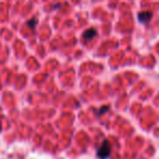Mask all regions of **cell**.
Listing matches in <instances>:
<instances>
[{
	"mask_svg": "<svg viewBox=\"0 0 159 159\" xmlns=\"http://www.w3.org/2000/svg\"><path fill=\"white\" fill-rule=\"evenodd\" d=\"M111 155V144L108 139H104L100 147L97 149V157L99 159H108Z\"/></svg>",
	"mask_w": 159,
	"mask_h": 159,
	"instance_id": "cell-1",
	"label": "cell"
},
{
	"mask_svg": "<svg viewBox=\"0 0 159 159\" xmlns=\"http://www.w3.org/2000/svg\"><path fill=\"white\" fill-rule=\"evenodd\" d=\"M152 18V13L150 11H141L137 14V20L141 24H147Z\"/></svg>",
	"mask_w": 159,
	"mask_h": 159,
	"instance_id": "cell-2",
	"label": "cell"
},
{
	"mask_svg": "<svg viewBox=\"0 0 159 159\" xmlns=\"http://www.w3.org/2000/svg\"><path fill=\"white\" fill-rule=\"evenodd\" d=\"M96 36H97V31L92 27V29L86 30V31L83 33V39H84L85 42H87V40H91V39H93V38H95Z\"/></svg>",
	"mask_w": 159,
	"mask_h": 159,
	"instance_id": "cell-3",
	"label": "cell"
},
{
	"mask_svg": "<svg viewBox=\"0 0 159 159\" xmlns=\"http://www.w3.org/2000/svg\"><path fill=\"white\" fill-rule=\"evenodd\" d=\"M26 25H27V26L31 27L32 30H34V29L36 27V25H37V19H35V18L31 19L30 21H27Z\"/></svg>",
	"mask_w": 159,
	"mask_h": 159,
	"instance_id": "cell-4",
	"label": "cell"
},
{
	"mask_svg": "<svg viewBox=\"0 0 159 159\" xmlns=\"http://www.w3.org/2000/svg\"><path fill=\"white\" fill-rule=\"evenodd\" d=\"M109 109H110V108H109V106H102V108L99 109V111H98V112L96 113V115H97V117H100V116H102L104 113L108 112Z\"/></svg>",
	"mask_w": 159,
	"mask_h": 159,
	"instance_id": "cell-5",
	"label": "cell"
},
{
	"mask_svg": "<svg viewBox=\"0 0 159 159\" xmlns=\"http://www.w3.org/2000/svg\"><path fill=\"white\" fill-rule=\"evenodd\" d=\"M0 132H1V124H0Z\"/></svg>",
	"mask_w": 159,
	"mask_h": 159,
	"instance_id": "cell-6",
	"label": "cell"
}]
</instances>
